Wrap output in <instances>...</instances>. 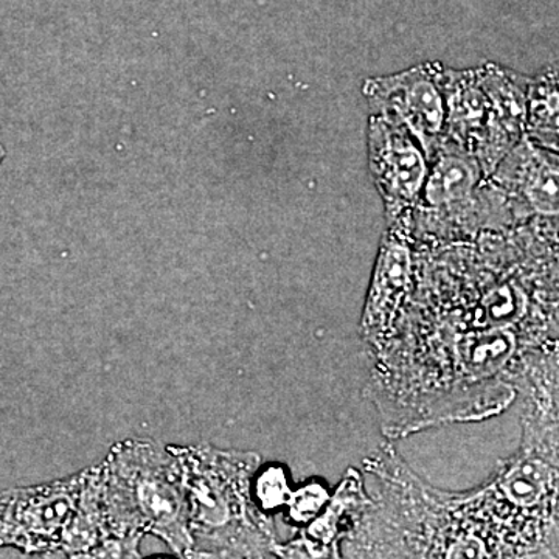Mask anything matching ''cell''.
Returning <instances> with one entry per match:
<instances>
[{"instance_id":"ba28073f","label":"cell","mask_w":559,"mask_h":559,"mask_svg":"<svg viewBox=\"0 0 559 559\" xmlns=\"http://www.w3.org/2000/svg\"><path fill=\"white\" fill-rule=\"evenodd\" d=\"M5 159V148H3L2 142H0V164Z\"/></svg>"},{"instance_id":"7a4b0ae2","label":"cell","mask_w":559,"mask_h":559,"mask_svg":"<svg viewBox=\"0 0 559 559\" xmlns=\"http://www.w3.org/2000/svg\"><path fill=\"white\" fill-rule=\"evenodd\" d=\"M97 468L43 487L0 492V547L22 554H73L76 525Z\"/></svg>"},{"instance_id":"277c9868","label":"cell","mask_w":559,"mask_h":559,"mask_svg":"<svg viewBox=\"0 0 559 559\" xmlns=\"http://www.w3.org/2000/svg\"><path fill=\"white\" fill-rule=\"evenodd\" d=\"M370 153L371 167L381 189L388 191L392 200L411 201L418 197L429 167L406 128L403 130L384 117L371 121Z\"/></svg>"},{"instance_id":"8992f818","label":"cell","mask_w":559,"mask_h":559,"mask_svg":"<svg viewBox=\"0 0 559 559\" xmlns=\"http://www.w3.org/2000/svg\"><path fill=\"white\" fill-rule=\"evenodd\" d=\"M522 180H525V191L528 200L544 212L557 213L558 202V168L557 162L546 157L533 156L530 159L528 168L522 173Z\"/></svg>"},{"instance_id":"5b68a950","label":"cell","mask_w":559,"mask_h":559,"mask_svg":"<svg viewBox=\"0 0 559 559\" xmlns=\"http://www.w3.org/2000/svg\"><path fill=\"white\" fill-rule=\"evenodd\" d=\"M480 179V167L466 153H440L426 178V197L432 204L450 202L468 197Z\"/></svg>"},{"instance_id":"52a82bcc","label":"cell","mask_w":559,"mask_h":559,"mask_svg":"<svg viewBox=\"0 0 559 559\" xmlns=\"http://www.w3.org/2000/svg\"><path fill=\"white\" fill-rule=\"evenodd\" d=\"M539 97L533 100L530 124L533 130H557L558 120V92L557 86L547 84L546 90H539Z\"/></svg>"},{"instance_id":"3957f363","label":"cell","mask_w":559,"mask_h":559,"mask_svg":"<svg viewBox=\"0 0 559 559\" xmlns=\"http://www.w3.org/2000/svg\"><path fill=\"white\" fill-rule=\"evenodd\" d=\"M370 95L380 103L382 112H392V121L403 123L426 151L443 132L447 100L437 80L425 70L412 69L378 81L377 90H371Z\"/></svg>"},{"instance_id":"6da1fadb","label":"cell","mask_w":559,"mask_h":559,"mask_svg":"<svg viewBox=\"0 0 559 559\" xmlns=\"http://www.w3.org/2000/svg\"><path fill=\"white\" fill-rule=\"evenodd\" d=\"M98 507L103 551L138 554L146 533L167 540L176 554H191L182 466L175 448L127 441L100 466Z\"/></svg>"}]
</instances>
